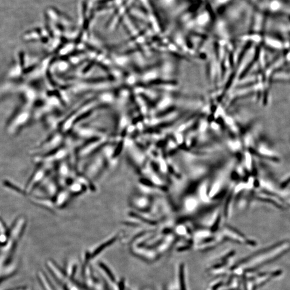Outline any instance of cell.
Instances as JSON below:
<instances>
[{"label":"cell","mask_w":290,"mask_h":290,"mask_svg":"<svg viewBox=\"0 0 290 290\" xmlns=\"http://www.w3.org/2000/svg\"><path fill=\"white\" fill-rule=\"evenodd\" d=\"M180 290H186L185 289V279H184V266L183 265L180 267Z\"/></svg>","instance_id":"cell-1"}]
</instances>
